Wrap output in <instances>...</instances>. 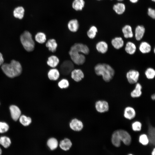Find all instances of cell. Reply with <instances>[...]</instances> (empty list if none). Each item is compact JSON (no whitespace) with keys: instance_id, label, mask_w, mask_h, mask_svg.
<instances>
[{"instance_id":"obj_1","label":"cell","mask_w":155,"mask_h":155,"mask_svg":"<svg viewBox=\"0 0 155 155\" xmlns=\"http://www.w3.org/2000/svg\"><path fill=\"white\" fill-rule=\"evenodd\" d=\"M1 69L8 77L13 78L20 75L22 71V68L20 63L14 60H12L9 63H3Z\"/></svg>"},{"instance_id":"obj_2","label":"cell","mask_w":155,"mask_h":155,"mask_svg":"<svg viewBox=\"0 0 155 155\" xmlns=\"http://www.w3.org/2000/svg\"><path fill=\"white\" fill-rule=\"evenodd\" d=\"M95 72L97 75L102 76L106 82H110L115 74L113 69L109 65L105 63H98L94 67Z\"/></svg>"},{"instance_id":"obj_3","label":"cell","mask_w":155,"mask_h":155,"mask_svg":"<svg viewBox=\"0 0 155 155\" xmlns=\"http://www.w3.org/2000/svg\"><path fill=\"white\" fill-rule=\"evenodd\" d=\"M20 40L23 47L28 52L32 51L35 47V42L31 34L28 31L24 32L20 36Z\"/></svg>"},{"instance_id":"obj_4","label":"cell","mask_w":155,"mask_h":155,"mask_svg":"<svg viewBox=\"0 0 155 155\" xmlns=\"http://www.w3.org/2000/svg\"><path fill=\"white\" fill-rule=\"evenodd\" d=\"M69 53L71 61L74 63L80 65H82L85 62L86 58L84 54L70 50H69Z\"/></svg>"},{"instance_id":"obj_5","label":"cell","mask_w":155,"mask_h":155,"mask_svg":"<svg viewBox=\"0 0 155 155\" xmlns=\"http://www.w3.org/2000/svg\"><path fill=\"white\" fill-rule=\"evenodd\" d=\"M74 69V63L72 61L69 60L64 61L60 67V72L64 75H69Z\"/></svg>"},{"instance_id":"obj_6","label":"cell","mask_w":155,"mask_h":155,"mask_svg":"<svg viewBox=\"0 0 155 155\" xmlns=\"http://www.w3.org/2000/svg\"><path fill=\"white\" fill-rule=\"evenodd\" d=\"M70 50L77 51L85 55H87L89 53V49L88 46L81 43L74 44L71 47Z\"/></svg>"},{"instance_id":"obj_7","label":"cell","mask_w":155,"mask_h":155,"mask_svg":"<svg viewBox=\"0 0 155 155\" xmlns=\"http://www.w3.org/2000/svg\"><path fill=\"white\" fill-rule=\"evenodd\" d=\"M139 76V72L136 70L133 69L129 71L127 73L126 75L128 82L131 84H134L137 82Z\"/></svg>"},{"instance_id":"obj_8","label":"cell","mask_w":155,"mask_h":155,"mask_svg":"<svg viewBox=\"0 0 155 155\" xmlns=\"http://www.w3.org/2000/svg\"><path fill=\"white\" fill-rule=\"evenodd\" d=\"M120 140L126 145L130 144L131 142V137L129 133L126 131L123 130H117Z\"/></svg>"},{"instance_id":"obj_9","label":"cell","mask_w":155,"mask_h":155,"mask_svg":"<svg viewBox=\"0 0 155 155\" xmlns=\"http://www.w3.org/2000/svg\"><path fill=\"white\" fill-rule=\"evenodd\" d=\"M11 117L13 120L16 121L21 115V111L20 108L15 105H11L9 107Z\"/></svg>"},{"instance_id":"obj_10","label":"cell","mask_w":155,"mask_h":155,"mask_svg":"<svg viewBox=\"0 0 155 155\" xmlns=\"http://www.w3.org/2000/svg\"><path fill=\"white\" fill-rule=\"evenodd\" d=\"M95 106L96 111L100 113H103L107 111L109 108L108 102L103 100L97 101L96 102Z\"/></svg>"},{"instance_id":"obj_11","label":"cell","mask_w":155,"mask_h":155,"mask_svg":"<svg viewBox=\"0 0 155 155\" xmlns=\"http://www.w3.org/2000/svg\"><path fill=\"white\" fill-rule=\"evenodd\" d=\"M70 128L75 131H81L83 127V124L80 120L76 118L72 119L69 124Z\"/></svg>"},{"instance_id":"obj_12","label":"cell","mask_w":155,"mask_h":155,"mask_svg":"<svg viewBox=\"0 0 155 155\" xmlns=\"http://www.w3.org/2000/svg\"><path fill=\"white\" fill-rule=\"evenodd\" d=\"M71 73L72 78L76 82L80 81L84 77L83 72L80 69H74Z\"/></svg>"},{"instance_id":"obj_13","label":"cell","mask_w":155,"mask_h":155,"mask_svg":"<svg viewBox=\"0 0 155 155\" xmlns=\"http://www.w3.org/2000/svg\"><path fill=\"white\" fill-rule=\"evenodd\" d=\"M135 111L132 107L128 106L125 108L124 112V116L126 119L131 120L135 117Z\"/></svg>"},{"instance_id":"obj_14","label":"cell","mask_w":155,"mask_h":155,"mask_svg":"<svg viewBox=\"0 0 155 155\" xmlns=\"http://www.w3.org/2000/svg\"><path fill=\"white\" fill-rule=\"evenodd\" d=\"M145 29L142 25L137 26L135 30V37L136 39L139 41L143 37L145 32Z\"/></svg>"},{"instance_id":"obj_15","label":"cell","mask_w":155,"mask_h":155,"mask_svg":"<svg viewBox=\"0 0 155 155\" xmlns=\"http://www.w3.org/2000/svg\"><path fill=\"white\" fill-rule=\"evenodd\" d=\"M25 9L22 6H18L15 8L13 11L14 17L19 19H22L24 16Z\"/></svg>"},{"instance_id":"obj_16","label":"cell","mask_w":155,"mask_h":155,"mask_svg":"<svg viewBox=\"0 0 155 155\" xmlns=\"http://www.w3.org/2000/svg\"><path fill=\"white\" fill-rule=\"evenodd\" d=\"M96 48L99 52L104 54L108 50V45L105 42L100 41L96 44Z\"/></svg>"},{"instance_id":"obj_17","label":"cell","mask_w":155,"mask_h":155,"mask_svg":"<svg viewBox=\"0 0 155 155\" xmlns=\"http://www.w3.org/2000/svg\"><path fill=\"white\" fill-rule=\"evenodd\" d=\"M48 77L51 80L55 81L57 80L60 76V73L57 69L53 68L50 69L48 73Z\"/></svg>"},{"instance_id":"obj_18","label":"cell","mask_w":155,"mask_h":155,"mask_svg":"<svg viewBox=\"0 0 155 155\" xmlns=\"http://www.w3.org/2000/svg\"><path fill=\"white\" fill-rule=\"evenodd\" d=\"M11 144V140L9 137L5 135L0 137V145L4 148H8Z\"/></svg>"},{"instance_id":"obj_19","label":"cell","mask_w":155,"mask_h":155,"mask_svg":"<svg viewBox=\"0 0 155 155\" xmlns=\"http://www.w3.org/2000/svg\"><path fill=\"white\" fill-rule=\"evenodd\" d=\"M111 42L113 47L117 49L122 48L124 44V41L121 37H116L113 38Z\"/></svg>"},{"instance_id":"obj_20","label":"cell","mask_w":155,"mask_h":155,"mask_svg":"<svg viewBox=\"0 0 155 155\" xmlns=\"http://www.w3.org/2000/svg\"><path fill=\"white\" fill-rule=\"evenodd\" d=\"M72 145V142L69 139L66 138L61 140L59 146L60 148L64 151L69 150Z\"/></svg>"},{"instance_id":"obj_21","label":"cell","mask_w":155,"mask_h":155,"mask_svg":"<svg viewBox=\"0 0 155 155\" xmlns=\"http://www.w3.org/2000/svg\"><path fill=\"white\" fill-rule=\"evenodd\" d=\"M59 62V59L57 56L52 55L48 57L47 63L51 67L55 68L58 65Z\"/></svg>"},{"instance_id":"obj_22","label":"cell","mask_w":155,"mask_h":155,"mask_svg":"<svg viewBox=\"0 0 155 155\" xmlns=\"http://www.w3.org/2000/svg\"><path fill=\"white\" fill-rule=\"evenodd\" d=\"M155 128L151 125L149 126L148 136L149 143L151 145L154 146L155 145Z\"/></svg>"},{"instance_id":"obj_23","label":"cell","mask_w":155,"mask_h":155,"mask_svg":"<svg viewBox=\"0 0 155 155\" xmlns=\"http://www.w3.org/2000/svg\"><path fill=\"white\" fill-rule=\"evenodd\" d=\"M122 32L124 37L126 38H132L133 34L131 27L129 25L125 26L122 29Z\"/></svg>"},{"instance_id":"obj_24","label":"cell","mask_w":155,"mask_h":155,"mask_svg":"<svg viewBox=\"0 0 155 155\" xmlns=\"http://www.w3.org/2000/svg\"><path fill=\"white\" fill-rule=\"evenodd\" d=\"M46 46L49 51L52 52H55L56 51L57 44L55 39H51L47 41Z\"/></svg>"},{"instance_id":"obj_25","label":"cell","mask_w":155,"mask_h":155,"mask_svg":"<svg viewBox=\"0 0 155 155\" xmlns=\"http://www.w3.org/2000/svg\"><path fill=\"white\" fill-rule=\"evenodd\" d=\"M68 27L69 30L72 32H75L79 28V24L76 19L70 20L68 24Z\"/></svg>"},{"instance_id":"obj_26","label":"cell","mask_w":155,"mask_h":155,"mask_svg":"<svg viewBox=\"0 0 155 155\" xmlns=\"http://www.w3.org/2000/svg\"><path fill=\"white\" fill-rule=\"evenodd\" d=\"M139 49L142 53L145 54L149 53L151 50V47L150 44L146 42H142L140 44Z\"/></svg>"},{"instance_id":"obj_27","label":"cell","mask_w":155,"mask_h":155,"mask_svg":"<svg viewBox=\"0 0 155 155\" xmlns=\"http://www.w3.org/2000/svg\"><path fill=\"white\" fill-rule=\"evenodd\" d=\"M142 86L139 83H137L135 86V88L131 92V96L133 98L140 97L142 94Z\"/></svg>"},{"instance_id":"obj_28","label":"cell","mask_w":155,"mask_h":155,"mask_svg":"<svg viewBox=\"0 0 155 155\" xmlns=\"http://www.w3.org/2000/svg\"><path fill=\"white\" fill-rule=\"evenodd\" d=\"M136 49V46L134 43L130 41L127 43L125 50L127 53L130 55H133L135 53Z\"/></svg>"},{"instance_id":"obj_29","label":"cell","mask_w":155,"mask_h":155,"mask_svg":"<svg viewBox=\"0 0 155 155\" xmlns=\"http://www.w3.org/2000/svg\"><path fill=\"white\" fill-rule=\"evenodd\" d=\"M113 9L118 14H123L125 10V6L124 4L119 3L114 5L113 6Z\"/></svg>"},{"instance_id":"obj_30","label":"cell","mask_w":155,"mask_h":155,"mask_svg":"<svg viewBox=\"0 0 155 155\" xmlns=\"http://www.w3.org/2000/svg\"><path fill=\"white\" fill-rule=\"evenodd\" d=\"M20 123L24 126H29L32 123L31 118L24 115H21L19 119Z\"/></svg>"},{"instance_id":"obj_31","label":"cell","mask_w":155,"mask_h":155,"mask_svg":"<svg viewBox=\"0 0 155 155\" xmlns=\"http://www.w3.org/2000/svg\"><path fill=\"white\" fill-rule=\"evenodd\" d=\"M47 145L50 149L53 150L57 148L58 146V142L56 139L54 137H51L48 140Z\"/></svg>"},{"instance_id":"obj_32","label":"cell","mask_w":155,"mask_h":155,"mask_svg":"<svg viewBox=\"0 0 155 155\" xmlns=\"http://www.w3.org/2000/svg\"><path fill=\"white\" fill-rule=\"evenodd\" d=\"M111 142L116 147H118L120 146L121 141L117 130L115 131L112 134Z\"/></svg>"},{"instance_id":"obj_33","label":"cell","mask_w":155,"mask_h":155,"mask_svg":"<svg viewBox=\"0 0 155 155\" xmlns=\"http://www.w3.org/2000/svg\"><path fill=\"white\" fill-rule=\"evenodd\" d=\"M85 2L84 0H74L73 2V8L76 11L81 10L84 7Z\"/></svg>"},{"instance_id":"obj_34","label":"cell","mask_w":155,"mask_h":155,"mask_svg":"<svg viewBox=\"0 0 155 155\" xmlns=\"http://www.w3.org/2000/svg\"><path fill=\"white\" fill-rule=\"evenodd\" d=\"M35 38L36 41L40 44L44 43L46 38L45 34L42 32H38L35 35Z\"/></svg>"},{"instance_id":"obj_35","label":"cell","mask_w":155,"mask_h":155,"mask_svg":"<svg viewBox=\"0 0 155 155\" xmlns=\"http://www.w3.org/2000/svg\"><path fill=\"white\" fill-rule=\"evenodd\" d=\"M98 32L97 29L94 26L91 27L87 32V35L88 37L90 39H93L96 35Z\"/></svg>"},{"instance_id":"obj_36","label":"cell","mask_w":155,"mask_h":155,"mask_svg":"<svg viewBox=\"0 0 155 155\" xmlns=\"http://www.w3.org/2000/svg\"><path fill=\"white\" fill-rule=\"evenodd\" d=\"M146 77L149 79H153L155 76V71L153 68L149 67L148 68L145 72Z\"/></svg>"},{"instance_id":"obj_37","label":"cell","mask_w":155,"mask_h":155,"mask_svg":"<svg viewBox=\"0 0 155 155\" xmlns=\"http://www.w3.org/2000/svg\"><path fill=\"white\" fill-rule=\"evenodd\" d=\"M9 129V125L7 123L0 121V133H3L7 132Z\"/></svg>"},{"instance_id":"obj_38","label":"cell","mask_w":155,"mask_h":155,"mask_svg":"<svg viewBox=\"0 0 155 155\" xmlns=\"http://www.w3.org/2000/svg\"><path fill=\"white\" fill-rule=\"evenodd\" d=\"M69 86L68 81L65 79L60 80L58 83V86L61 89L66 88Z\"/></svg>"},{"instance_id":"obj_39","label":"cell","mask_w":155,"mask_h":155,"mask_svg":"<svg viewBox=\"0 0 155 155\" xmlns=\"http://www.w3.org/2000/svg\"><path fill=\"white\" fill-rule=\"evenodd\" d=\"M139 141L144 145H146L149 143L148 136L145 134L141 135L139 137Z\"/></svg>"},{"instance_id":"obj_40","label":"cell","mask_w":155,"mask_h":155,"mask_svg":"<svg viewBox=\"0 0 155 155\" xmlns=\"http://www.w3.org/2000/svg\"><path fill=\"white\" fill-rule=\"evenodd\" d=\"M142 124L139 121H135L132 124V129L134 131H140L142 129Z\"/></svg>"},{"instance_id":"obj_41","label":"cell","mask_w":155,"mask_h":155,"mask_svg":"<svg viewBox=\"0 0 155 155\" xmlns=\"http://www.w3.org/2000/svg\"><path fill=\"white\" fill-rule=\"evenodd\" d=\"M148 14L153 19L155 18V11L154 9L151 8H149L148 9Z\"/></svg>"},{"instance_id":"obj_42","label":"cell","mask_w":155,"mask_h":155,"mask_svg":"<svg viewBox=\"0 0 155 155\" xmlns=\"http://www.w3.org/2000/svg\"><path fill=\"white\" fill-rule=\"evenodd\" d=\"M4 61V59L3 55L1 53H0V66L3 63Z\"/></svg>"},{"instance_id":"obj_43","label":"cell","mask_w":155,"mask_h":155,"mask_svg":"<svg viewBox=\"0 0 155 155\" xmlns=\"http://www.w3.org/2000/svg\"><path fill=\"white\" fill-rule=\"evenodd\" d=\"M130 1L133 3H137L138 0H129Z\"/></svg>"},{"instance_id":"obj_44","label":"cell","mask_w":155,"mask_h":155,"mask_svg":"<svg viewBox=\"0 0 155 155\" xmlns=\"http://www.w3.org/2000/svg\"><path fill=\"white\" fill-rule=\"evenodd\" d=\"M152 99V100H154L155 99V95L154 94H153L151 96Z\"/></svg>"},{"instance_id":"obj_45","label":"cell","mask_w":155,"mask_h":155,"mask_svg":"<svg viewBox=\"0 0 155 155\" xmlns=\"http://www.w3.org/2000/svg\"><path fill=\"white\" fill-rule=\"evenodd\" d=\"M152 155H155V149L154 148L152 153Z\"/></svg>"},{"instance_id":"obj_46","label":"cell","mask_w":155,"mask_h":155,"mask_svg":"<svg viewBox=\"0 0 155 155\" xmlns=\"http://www.w3.org/2000/svg\"><path fill=\"white\" fill-rule=\"evenodd\" d=\"M2 150L0 146V155H1L2 154Z\"/></svg>"},{"instance_id":"obj_47","label":"cell","mask_w":155,"mask_h":155,"mask_svg":"<svg viewBox=\"0 0 155 155\" xmlns=\"http://www.w3.org/2000/svg\"><path fill=\"white\" fill-rule=\"evenodd\" d=\"M117 0L118 1H123V0Z\"/></svg>"},{"instance_id":"obj_48","label":"cell","mask_w":155,"mask_h":155,"mask_svg":"<svg viewBox=\"0 0 155 155\" xmlns=\"http://www.w3.org/2000/svg\"><path fill=\"white\" fill-rule=\"evenodd\" d=\"M152 1H155V0H151Z\"/></svg>"},{"instance_id":"obj_49","label":"cell","mask_w":155,"mask_h":155,"mask_svg":"<svg viewBox=\"0 0 155 155\" xmlns=\"http://www.w3.org/2000/svg\"><path fill=\"white\" fill-rule=\"evenodd\" d=\"M128 155H133V154H129Z\"/></svg>"},{"instance_id":"obj_50","label":"cell","mask_w":155,"mask_h":155,"mask_svg":"<svg viewBox=\"0 0 155 155\" xmlns=\"http://www.w3.org/2000/svg\"></svg>"},{"instance_id":"obj_51","label":"cell","mask_w":155,"mask_h":155,"mask_svg":"<svg viewBox=\"0 0 155 155\" xmlns=\"http://www.w3.org/2000/svg\"></svg>"}]
</instances>
